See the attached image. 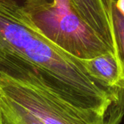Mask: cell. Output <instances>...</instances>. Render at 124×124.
<instances>
[{"label": "cell", "instance_id": "obj_1", "mask_svg": "<svg viewBox=\"0 0 124 124\" xmlns=\"http://www.w3.org/2000/svg\"><path fill=\"white\" fill-rule=\"evenodd\" d=\"M50 94L85 110L110 113L118 100L92 78L83 61L51 42L19 0H0V78Z\"/></svg>", "mask_w": 124, "mask_h": 124}, {"label": "cell", "instance_id": "obj_2", "mask_svg": "<svg viewBox=\"0 0 124 124\" xmlns=\"http://www.w3.org/2000/svg\"><path fill=\"white\" fill-rule=\"evenodd\" d=\"M20 3L42 34L72 56L90 60L115 54L74 10L69 0H22Z\"/></svg>", "mask_w": 124, "mask_h": 124}, {"label": "cell", "instance_id": "obj_3", "mask_svg": "<svg viewBox=\"0 0 124 124\" xmlns=\"http://www.w3.org/2000/svg\"><path fill=\"white\" fill-rule=\"evenodd\" d=\"M0 94L45 124H120L124 116V105L107 114L81 110L45 92L3 77Z\"/></svg>", "mask_w": 124, "mask_h": 124}, {"label": "cell", "instance_id": "obj_4", "mask_svg": "<svg viewBox=\"0 0 124 124\" xmlns=\"http://www.w3.org/2000/svg\"><path fill=\"white\" fill-rule=\"evenodd\" d=\"M114 0H69L79 16L115 51L112 4Z\"/></svg>", "mask_w": 124, "mask_h": 124}, {"label": "cell", "instance_id": "obj_5", "mask_svg": "<svg viewBox=\"0 0 124 124\" xmlns=\"http://www.w3.org/2000/svg\"><path fill=\"white\" fill-rule=\"evenodd\" d=\"M81 60L89 76L102 87L124 92V65L117 54L107 53Z\"/></svg>", "mask_w": 124, "mask_h": 124}, {"label": "cell", "instance_id": "obj_6", "mask_svg": "<svg viewBox=\"0 0 124 124\" xmlns=\"http://www.w3.org/2000/svg\"><path fill=\"white\" fill-rule=\"evenodd\" d=\"M1 124H45L27 110L0 94Z\"/></svg>", "mask_w": 124, "mask_h": 124}, {"label": "cell", "instance_id": "obj_7", "mask_svg": "<svg viewBox=\"0 0 124 124\" xmlns=\"http://www.w3.org/2000/svg\"><path fill=\"white\" fill-rule=\"evenodd\" d=\"M112 13L115 41V53L124 65V16L116 8L115 0L112 4Z\"/></svg>", "mask_w": 124, "mask_h": 124}, {"label": "cell", "instance_id": "obj_8", "mask_svg": "<svg viewBox=\"0 0 124 124\" xmlns=\"http://www.w3.org/2000/svg\"><path fill=\"white\" fill-rule=\"evenodd\" d=\"M115 4L118 11L124 16V0H115Z\"/></svg>", "mask_w": 124, "mask_h": 124}, {"label": "cell", "instance_id": "obj_9", "mask_svg": "<svg viewBox=\"0 0 124 124\" xmlns=\"http://www.w3.org/2000/svg\"><path fill=\"white\" fill-rule=\"evenodd\" d=\"M0 124H1V112H0Z\"/></svg>", "mask_w": 124, "mask_h": 124}, {"label": "cell", "instance_id": "obj_10", "mask_svg": "<svg viewBox=\"0 0 124 124\" xmlns=\"http://www.w3.org/2000/svg\"><path fill=\"white\" fill-rule=\"evenodd\" d=\"M19 1H21L22 0H19ZM49 1H52V0H49Z\"/></svg>", "mask_w": 124, "mask_h": 124}]
</instances>
